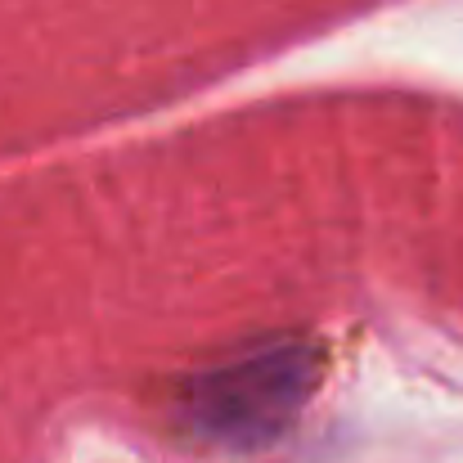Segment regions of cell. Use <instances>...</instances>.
<instances>
[{
	"instance_id": "1",
	"label": "cell",
	"mask_w": 463,
	"mask_h": 463,
	"mask_svg": "<svg viewBox=\"0 0 463 463\" xmlns=\"http://www.w3.org/2000/svg\"><path fill=\"white\" fill-rule=\"evenodd\" d=\"M319 351L307 337H252L184 383V419L198 437L221 446H266L310 401L319 383Z\"/></svg>"
}]
</instances>
